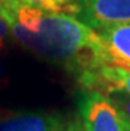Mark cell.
<instances>
[{
  "label": "cell",
  "mask_w": 130,
  "mask_h": 131,
  "mask_svg": "<svg viewBox=\"0 0 130 131\" xmlns=\"http://www.w3.org/2000/svg\"><path fill=\"white\" fill-rule=\"evenodd\" d=\"M0 17L20 45L78 80L109 65L100 35L72 15L44 12L21 0H0Z\"/></svg>",
  "instance_id": "1"
},
{
  "label": "cell",
  "mask_w": 130,
  "mask_h": 131,
  "mask_svg": "<svg viewBox=\"0 0 130 131\" xmlns=\"http://www.w3.org/2000/svg\"><path fill=\"white\" fill-rule=\"evenodd\" d=\"M84 131H130V125L110 98L100 91H84L78 99Z\"/></svg>",
  "instance_id": "2"
},
{
  "label": "cell",
  "mask_w": 130,
  "mask_h": 131,
  "mask_svg": "<svg viewBox=\"0 0 130 131\" xmlns=\"http://www.w3.org/2000/svg\"><path fill=\"white\" fill-rule=\"evenodd\" d=\"M74 17L100 30L130 24V0H76Z\"/></svg>",
  "instance_id": "3"
},
{
  "label": "cell",
  "mask_w": 130,
  "mask_h": 131,
  "mask_svg": "<svg viewBox=\"0 0 130 131\" xmlns=\"http://www.w3.org/2000/svg\"><path fill=\"white\" fill-rule=\"evenodd\" d=\"M64 125L56 114L0 110V131H60Z\"/></svg>",
  "instance_id": "4"
},
{
  "label": "cell",
  "mask_w": 130,
  "mask_h": 131,
  "mask_svg": "<svg viewBox=\"0 0 130 131\" xmlns=\"http://www.w3.org/2000/svg\"><path fill=\"white\" fill-rule=\"evenodd\" d=\"M86 91H108L118 89L130 95V69L105 65L93 73H88L78 80Z\"/></svg>",
  "instance_id": "5"
},
{
  "label": "cell",
  "mask_w": 130,
  "mask_h": 131,
  "mask_svg": "<svg viewBox=\"0 0 130 131\" xmlns=\"http://www.w3.org/2000/svg\"><path fill=\"white\" fill-rule=\"evenodd\" d=\"M108 54L109 65L130 69V24L97 32Z\"/></svg>",
  "instance_id": "6"
},
{
  "label": "cell",
  "mask_w": 130,
  "mask_h": 131,
  "mask_svg": "<svg viewBox=\"0 0 130 131\" xmlns=\"http://www.w3.org/2000/svg\"><path fill=\"white\" fill-rule=\"evenodd\" d=\"M24 4L49 13H66L74 16L76 0H21Z\"/></svg>",
  "instance_id": "7"
},
{
  "label": "cell",
  "mask_w": 130,
  "mask_h": 131,
  "mask_svg": "<svg viewBox=\"0 0 130 131\" xmlns=\"http://www.w3.org/2000/svg\"><path fill=\"white\" fill-rule=\"evenodd\" d=\"M104 94L110 98V101L117 106V109L122 113V115L130 125V95L118 89H110Z\"/></svg>",
  "instance_id": "8"
},
{
  "label": "cell",
  "mask_w": 130,
  "mask_h": 131,
  "mask_svg": "<svg viewBox=\"0 0 130 131\" xmlns=\"http://www.w3.org/2000/svg\"><path fill=\"white\" fill-rule=\"evenodd\" d=\"M11 32H9V28L7 27V24L4 23V20L0 17V52L5 49V45H7V38L9 37Z\"/></svg>",
  "instance_id": "9"
},
{
  "label": "cell",
  "mask_w": 130,
  "mask_h": 131,
  "mask_svg": "<svg viewBox=\"0 0 130 131\" xmlns=\"http://www.w3.org/2000/svg\"><path fill=\"white\" fill-rule=\"evenodd\" d=\"M60 131H84V127L81 125L80 119H73L71 122L65 123Z\"/></svg>",
  "instance_id": "10"
},
{
  "label": "cell",
  "mask_w": 130,
  "mask_h": 131,
  "mask_svg": "<svg viewBox=\"0 0 130 131\" xmlns=\"http://www.w3.org/2000/svg\"><path fill=\"white\" fill-rule=\"evenodd\" d=\"M5 73H7L5 66L3 65V62H0V81H4L5 80Z\"/></svg>",
  "instance_id": "11"
}]
</instances>
